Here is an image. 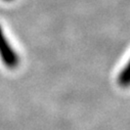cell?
<instances>
[{
  "mask_svg": "<svg viewBox=\"0 0 130 130\" xmlns=\"http://www.w3.org/2000/svg\"><path fill=\"white\" fill-rule=\"evenodd\" d=\"M5 1H11V0H5Z\"/></svg>",
  "mask_w": 130,
  "mask_h": 130,
  "instance_id": "3",
  "label": "cell"
},
{
  "mask_svg": "<svg viewBox=\"0 0 130 130\" xmlns=\"http://www.w3.org/2000/svg\"><path fill=\"white\" fill-rule=\"evenodd\" d=\"M125 69L126 70L122 73L121 78H120L122 84H126V83H129L130 82V62H129V64H128V66Z\"/></svg>",
  "mask_w": 130,
  "mask_h": 130,
  "instance_id": "2",
  "label": "cell"
},
{
  "mask_svg": "<svg viewBox=\"0 0 130 130\" xmlns=\"http://www.w3.org/2000/svg\"><path fill=\"white\" fill-rule=\"evenodd\" d=\"M0 56H1L3 62L10 68L17 66L19 62V57L15 51L10 46L6 37L4 36L1 26H0Z\"/></svg>",
  "mask_w": 130,
  "mask_h": 130,
  "instance_id": "1",
  "label": "cell"
}]
</instances>
